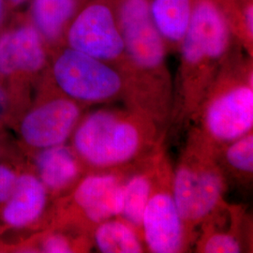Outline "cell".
Masks as SVG:
<instances>
[{"instance_id": "6da1fadb", "label": "cell", "mask_w": 253, "mask_h": 253, "mask_svg": "<svg viewBox=\"0 0 253 253\" xmlns=\"http://www.w3.org/2000/svg\"><path fill=\"white\" fill-rule=\"evenodd\" d=\"M118 26L125 46V107L150 119L167 133L173 85L167 68V44L150 14L149 0H117Z\"/></svg>"}, {"instance_id": "7a4b0ae2", "label": "cell", "mask_w": 253, "mask_h": 253, "mask_svg": "<svg viewBox=\"0 0 253 253\" xmlns=\"http://www.w3.org/2000/svg\"><path fill=\"white\" fill-rule=\"evenodd\" d=\"M234 31L218 0H193L181 42V61L168 131L188 127L194 113L233 52Z\"/></svg>"}, {"instance_id": "3957f363", "label": "cell", "mask_w": 253, "mask_h": 253, "mask_svg": "<svg viewBox=\"0 0 253 253\" xmlns=\"http://www.w3.org/2000/svg\"><path fill=\"white\" fill-rule=\"evenodd\" d=\"M167 134L153 121L125 108L84 114L70 145L89 172H127L165 144Z\"/></svg>"}, {"instance_id": "277c9868", "label": "cell", "mask_w": 253, "mask_h": 253, "mask_svg": "<svg viewBox=\"0 0 253 253\" xmlns=\"http://www.w3.org/2000/svg\"><path fill=\"white\" fill-rule=\"evenodd\" d=\"M252 61L232 52L190 122L189 131L213 148L253 131Z\"/></svg>"}, {"instance_id": "5b68a950", "label": "cell", "mask_w": 253, "mask_h": 253, "mask_svg": "<svg viewBox=\"0 0 253 253\" xmlns=\"http://www.w3.org/2000/svg\"><path fill=\"white\" fill-rule=\"evenodd\" d=\"M227 185L214 148L189 131L172 168V194L192 245L200 226L226 205Z\"/></svg>"}, {"instance_id": "8992f818", "label": "cell", "mask_w": 253, "mask_h": 253, "mask_svg": "<svg viewBox=\"0 0 253 253\" xmlns=\"http://www.w3.org/2000/svg\"><path fill=\"white\" fill-rule=\"evenodd\" d=\"M52 53L49 77L60 93L84 106L122 100L124 81L116 68L66 45Z\"/></svg>"}, {"instance_id": "52a82bcc", "label": "cell", "mask_w": 253, "mask_h": 253, "mask_svg": "<svg viewBox=\"0 0 253 253\" xmlns=\"http://www.w3.org/2000/svg\"><path fill=\"white\" fill-rule=\"evenodd\" d=\"M130 171L87 172L68 195L54 201L50 226L70 227L91 236L101 222L119 217Z\"/></svg>"}, {"instance_id": "ba28073f", "label": "cell", "mask_w": 253, "mask_h": 253, "mask_svg": "<svg viewBox=\"0 0 253 253\" xmlns=\"http://www.w3.org/2000/svg\"><path fill=\"white\" fill-rule=\"evenodd\" d=\"M65 45L121 71L125 46L118 26L116 0H92L78 10L65 34Z\"/></svg>"}, {"instance_id": "9c48e42d", "label": "cell", "mask_w": 253, "mask_h": 253, "mask_svg": "<svg viewBox=\"0 0 253 253\" xmlns=\"http://www.w3.org/2000/svg\"><path fill=\"white\" fill-rule=\"evenodd\" d=\"M142 236L148 253H186L192 246L173 199L172 167L167 153L163 155L153 191L145 206Z\"/></svg>"}, {"instance_id": "30bf717a", "label": "cell", "mask_w": 253, "mask_h": 253, "mask_svg": "<svg viewBox=\"0 0 253 253\" xmlns=\"http://www.w3.org/2000/svg\"><path fill=\"white\" fill-rule=\"evenodd\" d=\"M41 98L19 122V137L30 152L67 144L85 106L70 99L49 82Z\"/></svg>"}, {"instance_id": "8fae6325", "label": "cell", "mask_w": 253, "mask_h": 253, "mask_svg": "<svg viewBox=\"0 0 253 253\" xmlns=\"http://www.w3.org/2000/svg\"><path fill=\"white\" fill-rule=\"evenodd\" d=\"M50 50L29 19L0 33V79L26 81L49 68Z\"/></svg>"}, {"instance_id": "7c38bea8", "label": "cell", "mask_w": 253, "mask_h": 253, "mask_svg": "<svg viewBox=\"0 0 253 253\" xmlns=\"http://www.w3.org/2000/svg\"><path fill=\"white\" fill-rule=\"evenodd\" d=\"M54 201L32 169L20 171L11 195L0 207V228L41 232L51 225Z\"/></svg>"}, {"instance_id": "4fadbf2b", "label": "cell", "mask_w": 253, "mask_h": 253, "mask_svg": "<svg viewBox=\"0 0 253 253\" xmlns=\"http://www.w3.org/2000/svg\"><path fill=\"white\" fill-rule=\"evenodd\" d=\"M194 244L201 253L252 252V217L241 206L226 204L200 226Z\"/></svg>"}, {"instance_id": "5bb4252c", "label": "cell", "mask_w": 253, "mask_h": 253, "mask_svg": "<svg viewBox=\"0 0 253 253\" xmlns=\"http://www.w3.org/2000/svg\"><path fill=\"white\" fill-rule=\"evenodd\" d=\"M31 169L54 200L68 195L87 173L70 144L33 152Z\"/></svg>"}, {"instance_id": "9a60e30c", "label": "cell", "mask_w": 253, "mask_h": 253, "mask_svg": "<svg viewBox=\"0 0 253 253\" xmlns=\"http://www.w3.org/2000/svg\"><path fill=\"white\" fill-rule=\"evenodd\" d=\"M165 153L164 144L144 163L131 170L125 180L123 208L119 217L133 227L141 236L143 214L153 191L160 164Z\"/></svg>"}, {"instance_id": "2e32d148", "label": "cell", "mask_w": 253, "mask_h": 253, "mask_svg": "<svg viewBox=\"0 0 253 253\" xmlns=\"http://www.w3.org/2000/svg\"><path fill=\"white\" fill-rule=\"evenodd\" d=\"M81 8L82 0H32L29 20L51 53L65 45L67 28Z\"/></svg>"}, {"instance_id": "e0dca14e", "label": "cell", "mask_w": 253, "mask_h": 253, "mask_svg": "<svg viewBox=\"0 0 253 253\" xmlns=\"http://www.w3.org/2000/svg\"><path fill=\"white\" fill-rule=\"evenodd\" d=\"M93 248L91 236L73 228L50 226L21 242L14 249L21 253H89Z\"/></svg>"}, {"instance_id": "ac0fdd59", "label": "cell", "mask_w": 253, "mask_h": 253, "mask_svg": "<svg viewBox=\"0 0 253 253\" xmlns=\"http://www.w3.org/2000/svg\"><path fill=\"white\" fill-rule=\"evenodd\" d=\"M214 154L227 183L249 188L253 177V132L214 148Z\"/></svg>"}, {"instance_id": "d6986e66", "label": "cell", "mask_w": 253, "mask_h": 253, "mask_svg": "<svg viewBox=\"0 0 253 253\" xmlns=\"http://www.w3.org/2000/svg\"><path fill=\"white\" fill-rule=\"evenodd\" d=\"M192 8L193 0H149L151 17L166 44L180 45Z\"/></svg>"}, {"instance_id": "ffe728a7", "label": "cell", "mask_w": 253, "mask_h": 253, "mask_svg": "<svg viewBox=\"0 0 253 253\" xmlns=\"http://www.w3.org/2000/svg\"><path fill=\"white\" fill-rule=\"evenodd\" d=\"M93 247L102 253H146L142 236L121 217L109 218L91 233Z\"/></svg>"}, {"instance_id": "44dd1931", "label": "cell", "mask_w": 253, "mask_h": 253, "mask_svg": "<svg viewBox=\"0 0 253 253\" xmlns=\"http://www.w3.org/2000/svg\"><path fill=\"white\" fill-rule=\"evenodd\" d=\"M19 172L16 168L8 163L0 164V207L9 199L15 188Z\"/></svg>"}, {"instance_id": "7402d4cb", "label": "cell", "mask_w": 253, "mask_h": 253, "mask_svg": "<svg viewBox=\"0 0 253 253\" xmlns=\"http://www.w3.org/2000/svg\"><path fill=\"white\" fill-rule=\"evenodd\" d=\"M9 101H10V98H9L8 88L3 84L2 80L0 79V120L8 112Z\"/></svg>"}, {"instance_id": "603a6c76", "label": "cell", "mask_w": 253, "mask_h": 253, "mask_svg": "<svg viewBox=\"0 0 253 253\" xmlns=\"http://www.w3.org/2000/svg\"><path fill=\"white\" fill-rule=\"evenodd\" d=\"M7 4H9V6L15 8V7H19L23 4H25L27 0H5Z\"/></svg>"}, {"instance_id": "cb8c5ba5", "label": "cell", "mask_w": 253, "mask_h": 253, "mask_svg": "<svg viewBox=\"0 0 253 253\" xmlns=\"http://www.w3.org/2000/svg\"><path fill=\"white\" fill-rule=\"evenodd\" d=\"M6 1L5 0H0V24L2 23L4 15H5V6H6Z\"/></svg>"}]
</instances>
